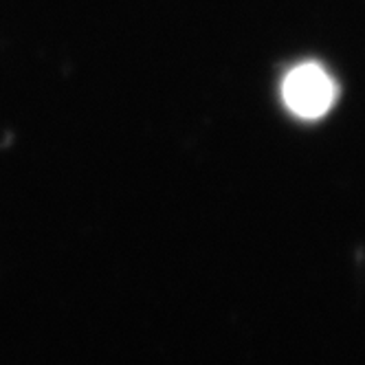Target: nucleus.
<instances>
[{
  "label": "nucleus",
  "mask_w": 365,
  "mask_h": 365,
  "mask_svg": "<svg viewBox=\"0 0 365 365\" xmlns=\"http://www.w3.org/2000/svg\"><path fill=\"white\" fill-rule=\"evenodd\" d=\"M282 97L293 115L302 119H319L334 101V82L319 64H299L286 73Z\"/></svg>",
  "instance_id": "obj_1"
}]
</instances>
